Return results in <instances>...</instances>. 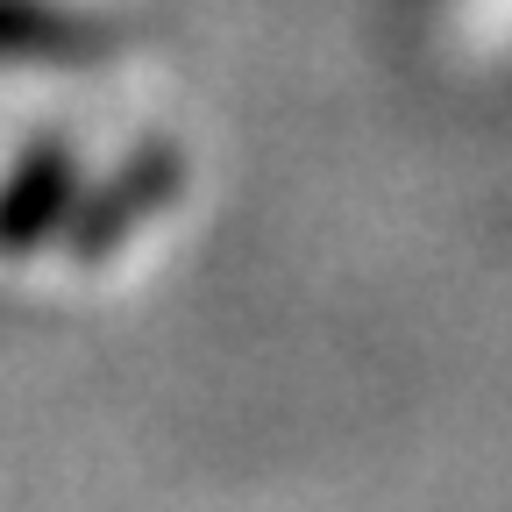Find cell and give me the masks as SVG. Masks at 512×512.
<instances>
[]
</instances>
